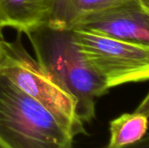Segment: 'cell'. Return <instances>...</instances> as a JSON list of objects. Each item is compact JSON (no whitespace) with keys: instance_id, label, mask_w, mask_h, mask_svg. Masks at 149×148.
<instances>
[{"instance_id":"9","label":"cell","mask_w":149,"mask_h":148,"mask_svg":"<svg viewBox=\"0 0 149 148\" xmlns=\"http://www.w3.org/2000/svg\"><path fill=\"white\" fill-rule=\"evenodd\" d=\"M102 148L109 147L107 146V147ZM120 148H149V138L148 137V135H146L143 139H141V140H139V141H137V142H135L134 144H131V145H128V146Z\"/></svg>"},{"instance_id":"3","label":"cell","mask_w":149,"mask_h":148,"mask_svg":"<svg viewBox=\"0 0 149 148\" xmlns=\"http://www.w3.org/2000/svg\"><path fill=\"white\" fill-rule=\"evenodd\" d=\"M21 34L17 32L12 41L0 40V73L46 107L74 137L87 134L77 115L75 99L29 54Z\"/></svg>"},{"instance_id":"2","label":"cell","mask_w":149,"mask_h":148,"mask_svg":"<svg viewBox=\"0 0 149 148\" xmlns=\"http://www.w3.org/2000/svg\"><path fill=\"white\" fill-rule=\"evenodd\" d=\"M74 136L0 73V148H73Z\"/></svg>"},{"instance_id":"6","label":"cell","mask_w":149,"mask_h":148,"mask_svg":"<svg viewBox=\"0 0 149 148\" xmlns=\"http://www.w3.org/2000/svg\"><path fill=\"white\" fill-rule=\"evenodd\" d=\"M56 0H0V27L26 33L50 24Z\"/></svg>"},{"instance_id":"10","label":"cell","mask_w":149,"mask_h":148,"mask_svg":"<svg viewBox=\"0 0 149 148\" xmlns=\"http://www.w3.org/2000/svg\"><path fill=\"white\" fill-rule=\"evenodd\" d=\"M140 2L141 3H143L145 6H147V7L149 8V0H140Z\"/></svg>"},{"instance_id":"11","label":"cell","mask_w":149,"mask_h":148,"mask_svg":"<svg viewBox=\"0 0 149 148\" xmlns=\"http://www.w3.org/2000/svg\"><path fill=\"white\" fill-rule=\"evenodd\" d=\"M2 30H3V29H2V28L0 27V40H1L2 38H3V35H2Z\"/></svg>"},{"instance_id":"1","label":"cell","mask_w":149,"mask_h":148,"mask_svg":"<svg viewBox=\"0 0 149 148\" xmlns=\"http://www.w3.org/2000/svg\"><path fill=\"white\" fill-rule=\"evenodd\" d=\"M24 34L39 65L75 99L79 120L90 123L95 118L96 100L110 89L80 53L72 31L47 24Z\"/></svg>"},{"instance_id":"4","label":"cell","mask_w":149,"mask_h":148,"mask_svg":"<svg viewBox=\"0 0 149 148\" xmlns=\"http://www.w3.org/2000/svg\"><path fill=\"white\" fill-rule=\"evenodd\" d=\"M72 31L80 53L109 89L148 79L149 44Z\"/></svg>"},{"instance_id":"8","label":"cell","mask_w":149,"mask_h":148,"mask_svg":"<svg viewBox=\"0 0 149 148\" xmlns=\"http://www.w3.org/2000/svg\"><path fill=\"white\" fill-rule=\"evenodd\" d=\"M132 0H56L51 25L70 29L80 17ZM140 1V0H139Z\"/></svg>"},{"instance_id":"7","label":"cell","mask_w":149,"mask_h":148,"mask_svg":"<svg viewBox=\"0 0 149 148\" xmlns=\"http://www.w3.org/2000/svg\"><path fill=\"white\" fill-rule=\"evenodd\" d=\"M149 96L147 95L133 113H126L109 123V148H120L143 139L148 133Z\"/></svg>"},{"instance_id":"5","label":"cell","mask_w":149,"mask_h":148,"mask_svg":"<svg viewBox=\"0 0 149 148\" xmlns=\"http://www.w3.org/2000/svg\"><path fill=\"white\" fill-rule=\"evenodd\" d=\"M71 30H81L111 38L149 44V8L139 0L79 18Z\"/></svg>"}]
</instances>
